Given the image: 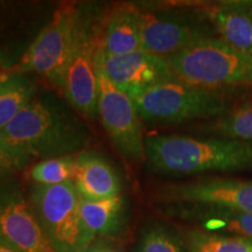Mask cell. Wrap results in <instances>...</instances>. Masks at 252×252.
Here are the masks:
<instances>
[{
    "mask_svg": "<svg viewBox=\"0 0 252 252\" xmlns=\"http://www.w3.org/2000/svg\"><path fill=\"white\" fill-rule=\"evenodd\" d=\"M178 80L208 89L252 94V55L220 39L197 43L167 59Z\"/></svg>",
    "mask_w": 252,
    "mask_h": 252,
    "instance_id": "cell-5",
    "label": "cell"
},
{
    "mask_svg": "<svg viewBox=\"0 0 252 252\" xmlns=\"http://www.w3.org/2000/svg\"><path fill=\"white\" fill-rule=\"evenodd\" d=\"M125 203L122 194L100 201L81 198L82 217L94 236L117 235L124 224Z\"/></svg>",
    "mask_w": 252,
    "mask_h": 252,
    "instance_id": "cell-17",
    "label": "cell"
},
{
    "mask_svg": "<svg viewBox=\"0 0 252 252\" xmlns=\"http://www.w3.org/2000/svg\"><path fill=\"white\" fill-rule=\"evenodd\" d=\"M31 160L15 152L0 139V179L23 169Z\"/></svg>",
    "mask_w": 252,
    "mask_h": 252,
    "instance_id": "cell-23",
    "label": "cell"
},
{
    "mask_svg": "<svg viewBox=\"0 0 252 252\" xmlns=\"http://www.w3.org/2000/svg\"><path fill=\"white\" fill-rule=\"evenodd\" d=\"M141 121L152 124H181L212 121L252 94L208 89L173 80L130 96Z\"/></svg>",
    "mask_w": 252,
    "mask_h": 252,
    "instance_id": "cell-3",
    "label": "cell"
},
{
    "mask_svg": "<svg viewBox=\"0 0 252 252\" xmlns=\"http://www.w3.org/2000/svg\"><path fill=\"white\" fill-rule=\"evenodd\" d=\"M214 2L157 5L140 9L141 50L169 59L203 41L220 39Z\"/></svg>",
    "mask_w": 252,
    "mask_h": 252,
    "instance_id": "cell-4",
    "label": "cell"
},
{
    "mask_svg": "<svg viewBox=\"0 0 252 252\" xmlns=\"http://www.w3.org/2000/svg\"><path fill=\"white\" fill-rule=\"evenodd\" d=\"M35 83L24 75H8L0 83V131L35 97Z\"/></svg>",
    "mask_w": 252,
    "mask_h": 252,
    "instance_id": "cell-19",
    "label": "cell"
},
{
    "mask_svg": "<svg viewBox=\"0 0 252 252\" xmlns=\"http://www.w3.org/2000/svg\"><path fill=\"white\" fill-rule=\"evenodd\" d=\"M96 68L117 89L128 96L176 80L166 59L137 50L124 55H108L96 50Z\"/></svg>",
    "mask_w": 252,
    "mask_h": 252,
    "instance_id": "cell-12",
    "label": "cell"
},
{
    "mask_svg": "<svg viewBox=\"0 0 252 252\" xmlns=\"http://www.w3.org/2000/svg\"><path fill=\"white\" fill-rule=\"evenodd\" d=\"M0 139L27 159L72 156L83 151L89 132L71 110L50 96L34 97L0 131Z\"/></svg>",
    "mask_w": 252,
    "mask_h": 252,
    "instance_id": "cell-2",
    "label": "cell"
},
{
    "mask_svg": "<svg viewBox=\"0 0 252 252\" xmlns=\"http://www.w3.org/2000/svg\"><path fill=\"white\" fill-rule=\"evenodd\" d=\"M150 169L166 176L252 174V140L157 134L145 138Z\"/></svg>",
    "mask_w": 252,
    "mask_h": 252,
    "instance_id": "cell-1",
    "label": "cell"
},
{
    "mask_svg": "<svg viewBox=\"0 0 252 252\" xmlns=\"http://www.w3.org/2000/svg\"><path fill=\"white\" fill-rule=\"evenodd\" d=\"M108 55H124L141 49L140 9L135 5H122L110 14L98 42Z\"/></svg>",
    "mask_w": 252,
    "mask_h": 252,
    "instance_id": "cell-16",
    "label": "cell"
},
{
    "mask_svg": "<svg viewBox=\"0 0 252 252\" xmlns=\"http://www.w3.org/2000/svg\"><path fill=\"white\" fill-rule=\"evenodd\" d=\"M30 201L56 252H82L96 237L84 223L81 196L72 181L34 185Z\"/></svg>",
    "mask_w": 252,
    "mask_h": 252,
    "instance_id": "cell-6",
    "label": "cell"
},
{
    "mask_svg": "<svg viewBox=\"0 0 252 252\" xmlns=\"http://www.w3.org/2000/svg\"><path fill=\"white\" fill-rule=\"evenodd\" d=\"M135 252H189L187 239L163 223L150 224L141 234Z\"/></svg>",
    "mask_w": 252,
    "mask_h": 252,
    "instance_id": "cell-21",
    "label": "cell"
},
{
    "mask_svg": "<svg viewBox=\"0 0 252 252\" xmlns=\"http://www.w3.org/2000/svg\"><path fill=\"white\" fill-rule=\"evenodd\" d=\"M81 23L82 14L77 6H60L52 21L25 52L19 64L20 70L35 72L62 89L63 76Z\"/></svg>",
    "mask_w": 252,
    "mask_h": 252,
    "instance_id": "cell-7",
    "label": "cell"
},
{
    "mask_svg": "<svg viewBox=\"0 0 252 252\" xmlns=\"http://www.w3.org/2000/svg\"><path fill=\"white\" fill-rule=\"evenodd\" d=\"M82 252H118L116 250H113L112 248L109 247H103V245H96V247H89L86 250H83Z\"/></svg>",
    "mask_w": 252,
    "mask_h": 252,
    "instance_id": "cell-24",
    "label": "cell"
},
{
    "mask_svg": "<svg viewBox=\"0 0 252 252\" xmlns=\"http://www.w3.org/2000/svg\"><path fill=\"white\" fill-rule=\"evenodd\" d=\"M8 77V74L7 72H4V71H0V83H1L2 81L6 80V78Z\"/></svg>",
    "mask_w": 252,
    "mask_h": 252,
    "instance_id": "cell-25",
    "label": "cell"
},
{
    "mask_svg": "<svg viewBox=\"0 0 252 252\" xmlns=\"http://www.w3.org/2000/svg\"><path fill=\"white\" fill-rule=\"evenodd\" d=\"M172 204L173 213L200 223L204 231L252 239V213L202 204Z\"/></svg>",
    "mask_w": 252,
    "mask_h": 252,
    "instance_id": "cell-14",
    "label": "cell"
},
{
    "mask_svg": "<svg viewBox=\"0 0 252 252\" xmlns=\"http://www.w3.org/2000/svg\"><path fill=\"white\" fill-rule=\"evenodd\" d=\"M186 239L189 252H252V239L238 236L191 230Z\"/></svg>",
    "mask_w": 252,
    "mask_h": 252,
    "instance_id": "cell-20",
    "label": "cell"
},
{
    "mask_svg": "<svg viewBox=\"0 0 252 252\" xmlns=\"http://www.w3.org/2000/svg\"><path fill=\"white\" fill-rule=\"evenodd\" d=\"M213 18L220 40L252 55V0L215 1Z\"/></svg>",
    "mask_w": 252,
    "mask_h": 252,
    "instance_id": "cell-15",
    "label": "cell"
},
{
    "mask_svg": "<svg viewBox=\"0 0 252 252\" xmlns=\"http://www.w3.org/2000/svg\"><path fill=\"white\" fill-rule=\"evenodd\" d=\"M163 202L202 204L252 213V180L231 175L200 176L159 190Z\"/></svg>",
    "mask_w": 252,
    "mask_h": 252,
    "instance_id": "cell-10",
    "label": "cell"
},
{
    "mask_svg": "<svg viewBox=\"0 0 252 252\" xmlns=\"http://www.w3.org/2000/svg\"><path fill=\"white\" fill-rule=\"evenodd\" d=\"M72 184L81 198L87 201L108 200L122 193V182L113 168L100 154L82 151L75 156Z\"/></svg>",
    "mask_w": 252,
    "mask_h": 252,
    "instance_id": "cell-13",
    "label": "cell"
},
{
    "mask_svg": "<svg viewBox=\"0 0 252 252\" xmlns=\"http://www.w3.org/2000/svg\"><path fill=\"white\" fill-rule=\"evenodd\" d=\"M98 42L93 26L82 18L62 83L63 94L72 108L91 118L96 117L98 105V76L96 68Z\"/></svg>",
    "mask_w": 252,
    "mask_h": 252,
    "instance_id": "cell-11",
    "label": "cell"
},
{
    "mask_svg": "<svg viewBox=\"0 0 252 252\" xmlns=\"http://www.w3.org/2000/svg\"><path fill=\"white\" fill-rule=\"evenodd\" d=\"M98 105L100 122L123 156L134 160L145 159V138L141 118L128 94L117 89L97 70Z\"/></svg>",
    "mask_w": 252,
    "mask_h": 252,
    "instance_id": "cell-9",
    "label": "cell"
},
{
    "mask_svg": "<svg viewBox=\"0 0 252 252\" xmlns=\"http://www.w3.org/2000/svg\"><path fill=\"white\" fill-rule=\"evenodd\" d=\"M0 252H15V251L11 250V249L6 248V247H4V245H1V244H0Z\"/></svg>",
    "mask_w": 252,
    "mask_h": 252,
    "instance_id": "cell-26",
    "label": "cell"
},
{
    "mask_svg": "<svg viewBox=\"0 0 252 252\" xmlns=\"http://www.w3.org/2000/svg\"><path fill=\"white\" fill-rule=\"evenodd\" d=\"M75 156H63L41 160L30 171L34 185L54 186L71 181L74 175Z\"/></svg>",
    "mask_w": 252,
    "mask_h": 252,
    "instance_id": "cell-22",
    "label": "cell"
},
{
    "mask_svg": "<svg viewBox=\"0 0 252 252\" xmlns=\"http://www.w3.org/2000/svg\"><path fill=\"white\" fill-rule=\"evenodd\" d=\"M204 137L252 140V97L241 100L220 117L202 125Z\"/></svg>",
    "mask_w": 252,
    "mask_h": 252,
    "instance_id": "cell-18",
    "label": "cell"
},
{
    "mask_svg": "<svg viewBox=\"0 0 252 252\" xmlns=\"http://www.w3.org/2000/svg\"><path fill=\"white\" fill-rule=\"evenodd\" d=\"M0 244L15 252H56L30 197L15 181H0Z\"/></svg>",
    "mask_w": 252,
    "mask_h": 252,
    "instance_id": "cell-8",
    "label": "cell"
}]
</instances>
